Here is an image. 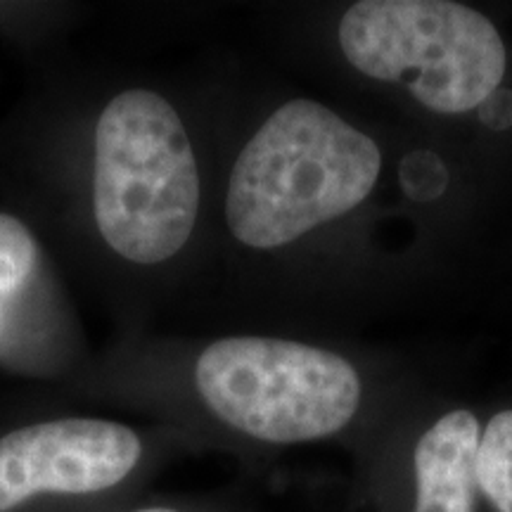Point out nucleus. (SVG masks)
I'll use <instances>...</instances> for the list:
<instances>
[{
  "mask_svg": "<svg viewBox=\"0 0 512 512\" xmlns=\"http://www.w3.org/2000/svg\"><path fill=\"white\" fill-rule=\"evenodd\" d=\"M380 147L313 100L278 107L242 147L226 221L242 245L283 247L356 209L375 188Z\"/></svg>",
  "mask_w": 512,
  "mask_h": 512,
  "instance_id": "f257e3e1",
  "label": "nucleus"
},
{
  "mask_svg": "<svg viewBox=\"0 0 512 512\" xmlns=\"http://www.w3.org/2000/svg\"><path fill=\"white\" fill-rule=\"evenodd\" d=\"M195 382L211 413L268 444L330 437L361 403V380L349 361L287 339H219L202 351Z\"/></svg>",
  "mask_w": 512,
  "mask_h": 512,
  "instance_id": "20e7f679",
  "label": "nucleus"
},
{
  "mask_svg": "<svg viewBox=\"0 0 512 512\" xmlns=\"http://www.w3.org/2000/svg\"><path fill=\"white\" fill-rule=\"evenodd\" d=\"M339 46L358 72L403 83L439 114L482 105L508 64L494 24L448 0H361L344 12Z\"/></svg>",
  "mask_w": 512,
  "mask_h": 512,
  "instance_id": "7ed1b4c3",
  "label": "nucleus"
},
{
  "mask_svg": "<svg viewBox=\"0 0 512 512\" xmlns=\"http://www.w3.org/2000/svg\"><path fill=\"white\" fill-rule=\"evenodd\" d=\"M482 430L470 411H451L415 446V510L475 512V460Z\"/></svg>",
  "mask_w": 512,
  "mask_h": 512,
  "instance_id": "423d86ee",
  "label": "nucleus"
},
{
  "mask_svg": "<svg viewBox=\"0 0 512 512\" xmlns=\"http://www.w3.org/2000/svg\"><path fill=\"white\" fill-rule=\"evenodd\" d=\"M143 444L131 427L67 418L29 425L0 439V512L41 494L83 496L119 484Z\"/></svg>",
  "mask_w": 512,
  "mask_h": 512,
  "instance_id": "39448f33",
  "label": "nucleus"
},
{
  "mask_svg": "<svg viewBox=\"0 0 512 512\" xmlns=\"http://www.w3.org/2000/svg\"><path fill=\"white\" fill-rule=\"evenodd\" d=\"M200 211V171L190 138L162 95L133 88L95 126L93 214L100 235L133 264L181 252Z\"/></svg>",
  "mask_w": 512,
  "mask_h": 512,
  "instance_id": "f03ea898",
  "label": "nucleus"
},
{
  "mask_svg": "<svg viewBox=\"0 0 512 512\" xmlns=\"http://www.w3.org/2000/svg\"><path fill=\"white\" fill-rule=\"evenodd\" d=\"M403 192L413 200H437L448 185V171L437 155L427 150L411 152L401 162Z\"/></svg>",
  "mask_w": 512,
  "mask_h": 512,
  "instance_id": "1a4fd4ad",
  "label": "nucleus"
},
{
  "mask_svg": "<svg viewBox=\"0 0 512 512\" xmlns=\"http://www.w3.org/2000/svg\"><path fill=\"white\" fill-rule=\"evenodd\" d=\"M138 512H176V510H169V508H145V510H138Z\"/></svg>",
  "mask_w": 512,
  "mask_h": 512,
  "instance_id": "9b49d317",
  "label": "nucleus"
},
{
  "mask_svg": "<svg viewBox=\"0 0 512 512\" xmlns=\"http://www.w3.org/2000/svg\"><path fill=\"white\" fill-rule=\"evenodd\" d=\"M475 477L498 512H512V411L494 415L479 437Z\"/></svg>",
  "mask_w": 512,
  "mask_h": 512,
  "instance_id": "6e6552de",
  "label": "nucleus"
},
{
  "mask_svg": "<svg viewBox=\"0 0 512 512\" xmlns=\"http://www.w3.org/2000/svg\"><path fill=\"white\" fill-rule=\"evenodd\" d=\"M41 252L29 228L15 216L0 214V354L15 342L24 306L34 294Z\"/></svg>",
  "mask_w": 512,
  "mask_h": 512,
  "instance_id": "0eeeda50",
  "label": "nucleus"
},
{
  "mask_svg": "<svg viewBox=\"0 0 512 512\" xmlns=\"http://www.w3.org/2000/svg\"><path fill=\"white\" fill-rule=\"evenodd\" d=\"M479 121L494 131H505L512 126V91L510 88H496L494 93L477 107Z\"/></svg>",
  "mask_w": 512,
  "mask_h": 512,
  "instance_id": "9d476101",
  "label": "nucleus"
}]
</instances>
